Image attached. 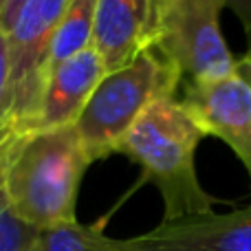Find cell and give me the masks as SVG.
<instances>
[{"mask_svg":"<svg viewBox=\"0 0 251 251\" xmlns=\"http://www.w3.org/2000/svg\"><path fill=\"white\" fill-rule=\"evenodd\" d=\"M40 229L13 216L7 205L0 207V251H38Z\"/></svg>","mask_w":251,"mask_h":251,"instance_id":"12","label":"cell"},{"mask_svg":"<svg viewBox=\"0 0 251 251\" xmlns=\"http://www.w3.org/2000/svg\"><path fill=\"white\" fill-rule=\"evenodd\" d=\"M95 4L97 0H69L55 35L49 49V66H53L79 55L93 47V26H95Z\"/></svg>","mask_w":251,"mask_h":251,"instance_id":"10","label":"cell"},{"mask_svg":"<svg viewBox=\"0 0 251 251\" xmlns=\"http://www.w3.org/2000/svg\"><path fill=\"white\" fill-rule=\"evenodd\" d=\"M101 251H251V205L225 214L161 221L154 229L132 238L101 234Z\"/></svg>","mask_w":251,"mask_h":251,"instance_id":"7","label":"cell"},{"mask_svg":"<svg viewBox=\"0 0 251 251\" xmlns=\"http://www.w3.org/2000/svg\"><path fill=\"white\" fill-rule=\"evenodd\" d=\"M91 163L75 126L16 132L2 161L4 205L40 231L77 223L79 185Z\"/></svg>","mask_w":251,"mask_h":251,"instance_id":"1","label":"cell"},{"mask_svg":"<svg viewBox=\"0 0 251 251\" xmlns=\"http://www.w3.org/2000/svg\"><path fill=\"white\" fill-rule=\"evenodd\" d=\"M205 132L178 100L152 104L130 128L117 154L139 165V183H152L163 199V221L214 212L218 203L199 181L196 148Z\"/></svg>","mask_w":251,"mask_h":251,"instance_id":"2","label":"cell"},{"mask_svg":"<svg viewBox=\"0 0 251 251\" xmlns=\"http://www.w3.org/2000/svg\"><path fill=\"white\" fill-rule=\"evenodd\" d=\"M227 4L238 16V20L243 22L245 33L251 31V0H227Z\"/></svg>","mask_w":251,"mask_h":251,"instance_id":"16","label":"cell"},{"mask_svg":"<svg viewBox=\"0 0 251 251\" xmlns=\"http://www.w3.org/2000/svg\"><path fill=\"white\" fill-rule=\"evenodd\" d=\"M104 234L100 225L69 223L53 229L40 231L38 251H101L100 238Z\"/></svg>","mask_w":251,"mask_h":251,"instance_id":"11","label":"cell"},{"mask_svg":"<svg viewBox=\"0 0 251 251\" xmlns=\"http://www.w3.org/2000/svg\"><path fill=\"white\" fill-rule=\"evenodd\" d=\"M148 0H97L93 49L100 53L106 73L124 69L148 49Z\"/></svg>","mask_w":251,"mask_h":251,"instance_id":"9","label":"cell"},{"mask_svg":"<svg viewBox=\"0 0 251 251\" xmlns=\"http://www.w3.org/2000/svg\"><path fill=\"white\" fill-rule=\"evenodd\" d=\"M11 134H13V132H11ZM7 137H9V134H7ZM7 137H4V139H7ZM4 139H0V143H2V141H4Z\"/></svg>","mask_w":251,"mask_h":251,"instance_id":"19","label":"cell"},{"mask_svg":"<svg viewBox=\"0 0 251 251\" xmlns=\"http://www.w3.org/2000/svg\"><path fill=\"white\" fill-rule=\"evenodd\" d=\"M69 0H26L9 29L11 64V113L13 132H26L33 122L47 79L49 49Z\"/></svg>","mask_w":251,"mask_h":251,"instance_id":"5","label":"cell"},{"mask_svg":"<svg viewBox=\"0 0 251 251\" xmlns=\"http://www.w3.org/2000/svg\"><path fill=\"white\" fill-rule=\"evenodd\" d=\"M178 104L205 137H216L231 148L251 181V60L238 57L231 75L207 82H183Z\"/></svg>","mask_w":251,"mask_h":251,"instance_id":"6","label":"cell"},{"mask_svg":"<svg viewBox=\"0 0 251 251\" xmlns=\"http://www.w3.org/2000/svg\"><path fill=\"white\" fill-rule=\"evenodd\" d=\"M0 4H2V0H0Z\"/></svg>","mask_w":251,"mask_h":251,"instance_id":"20","label":"cell"},{"mask_svg":"<svg viewBox=\"0 0 251 251\" xmlns=\"http://www.w3.org/2000/svg\"><path fill=\"white\" fill-rule=\"evenodd\" d=\"M227 0H170L150 47L156 49L183 82H207L231 75L238 57L221 33Z\"/></svg>","mask_w":251,"mask_h":251,"instance_id":"4","label":"cell"},{"mask_svg":"<svg viewBox=\"0 0 251 251\" xmlns=\"http://www.w3.org/2000/svg\"><path fill=\"white\" fill-rule=\"evenodd\" d=\"M178 71L152 47L124 69L106 73L75 124V132L91 161L117 154L139 117L156 101L178 100Z\"/></svg>","mask_w":251,"mask_h":251,"instance_id":"3","label":"cell"},{"mask_svg":"<svg viewBox=\"0 0 251 251\" xmlns=\"http://www.w3.org/2000/svg\"><path fill=\"white\" fill-rule=\"evenodd\" d=\"M104 75L106 66L93 47L53 66L44 79L29 130H57L75 126Z\"/></svg>","mask_w":251,"mask_h":251,"instance_id":"8","label":"cell"},{"mask_svg":"<svg viewBox=\"0 0 251 251\" xmlns=\"http://www.w3.org/2000/svg\"><path fill=\"white\" fill-rule=\"evenodd\" d=\"M16 134V132H13ZM13 134H9L2 143H0V207L4 205V196H2V161H4V154H7V148H9V141L13 139Z\"/></svg>","mask_w":251,"mask_h":251,"instance_id":"17","label":"cell"},{"mask_svg":"<svg viewBox=\"0 0 251 251\" xmlns=\"http://www.w3.org/2000/svg\"><path fill=\"white\" fill-rule=\"evenodd\" d=\"M245 35H247V51H245V55H247L249 60H251V31H247Z\"/></svg>","mask_w":251,"mask_h":251,"instance_id":"18","label":"cell"},{"mask_svg":"<svg viewBox=\"0 0 251 251\" xmlns=\"http://www.w3.org/2000/svg\"><path fill=\"white\" fill-rule=\"evenodd\" d=\"M25 2L26 0H2V4H0V29L4 33H9V29L13 26V22H16Z\"/></svg>","mask_w":251,"mask_h":251,"instance_id":"15","label":"cell"},{"mask_svg":"<svg viewBox=\"0 0 251 251\" xmlns=\"http://www.w3.org/2000/svg\"><path fill=\"white\" fill-rule=\"evenodd\" d=\"M170 4V0H148V26H146V42L148 47L152 44L156 35V29H159V22H161V16H163L165 7Z\"/></svg>","mask_w":251,"mask_h":251,"instance_id":"14","label":"cell"},{"mask_svg":"<svg viewBox=\"0 0 251 251\" xmlns=\"http://www.w3.org/2000/svg\"><path fill=\"white\" fill-rule=\"evenodd\" d=\"M11 113V64H9V40L7 33L0 29V139L11 134L9 124Z\"/></svg>","mask_w":251,"mask_h":251,"instance_id":"13","label":"cell"}]
</instances>
